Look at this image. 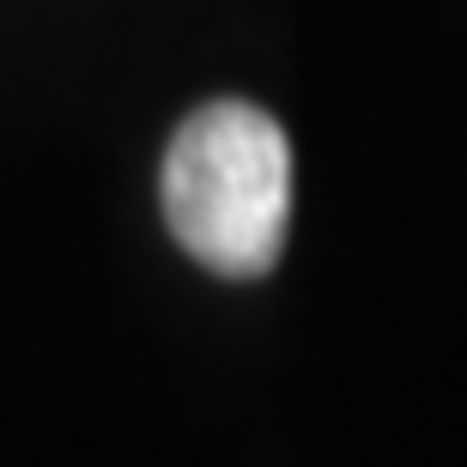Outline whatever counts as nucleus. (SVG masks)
<instances>
[{"instance_id":"obj_1","label":"nucleus","mask_w":467,"mask_h":467,"mask_svg":"<svg viewBox=\"0 0 467 467\" xmlns=\"http://www.w3.org/2000/svg\"><path fill=\"white\" fill-rule=\"evenodd\" d=\"M164 225L201 267L261 279L285 249L292 219V146L267 109L219 98L176 128L164 152Z\"/></svg>"}]
</instances>
